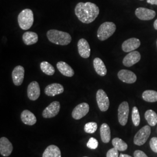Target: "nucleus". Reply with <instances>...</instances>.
<instances>
[{
  "label": "nucleus",
  "mask_w": 157,
  "mask_h": 157,
  "mask_svg": "<svg viewBox=\"0 0 157 157\" xmlns=\"http://www.w3.org/2000/svg\"><path fill=\"white\" fill-rule=\"evenodd\" d=\"M141 1H143V0H141Z\"/></svg>",
  "instance_id": "obj_39"
},
{
  "label": "nucleus",
  "mask_w": 157,
  "mask_h": 157,
  "mask_svg": "<svg viewBox=\"0 0 157 157\" xmlns=\"http://www.w3.org/2000/svg\"><path fill=\"white\" fill-rule=\"evenodd\" d=\"M119 157V153L118 150L115 148H112L108 150L107 152V157Z\"/></svg>",
  "instance_id": "obj_33"
},
{
  "label": "nucleus",
  "mask_w": 157,
  "mask_h": 157,
  "mask_svg": "<svg viewBox=\"0 0 157 157\" xmlns=\"http://www.w3.org/2000/svg\"><path fill=\"white\" fill-rule=\"evenodd\" d=\"M21 118L23 123L27 125L32 126L36 123L37 119L35 115L29 110H24L21 115Z\"/></svg>",
  "instance_id": "obj_20"
},
{
  "label": "nucleus",
  "mask_w": 157,
  "mask_h": 157,
  "mask_svg": "<svg viewBox=\"0 0 157 157\" xmlns=\"http://www.w3.org/2000/svg\"><path fill=\"white\" fill-rule=\"evenodd\" d=\"M13 150V146L10 141L5 137L0 139V154L4 157H8Z\"/></svg>",
  "instance_id": "obj_15"
},
{
  "label": "nucleus",
  "mask_w": 157,
  "mask_h": 157,
  "mask_svg": "<svg viewBox=\"0 0 157 157\" xmlns=\"http://www.w3.org/2000/svg\"><path fill=\"white\" fill-rule=\"evenodd\" d=\"M89 109V105L86 102H82L73 109L72 112V118L76 120H79L83 118L88 113Z\"/></svg>",
  "instance_id": "obj_9"
},
{
  "label": "nucleus",
  "mask_w": 157,
  "mask_h": 157,
  "mask_svg": "<svg viewBox=\"0 0 157 157\" xmlns=\"http://www.w3.org/2000/svg\"><path fill=\"white\" fill-rule=\"evenodd\" d=\"M25 76V69L22 66L18 65L15 67L12 72V78L13 84L19 86L22 84Z\"/></svg>",
  "instance_id": "obj_12"
},
{
  "label": "nucleus",
  "mask_w": 157,
  "mask_h": 157,
  "mask_svg": "<svg viewBox=\"0 0 157 157\" xmlns=\"http://www.w3.org/2000/svg\"><path fill=\"white\" fill-rule=\"evenodd\" d=\"M43 157H61V152L58 147L50 145L46 148L43 154Z\"/></svg>",
  "instance_id": "obj_23"
},
{
  "label": "nucleus",
  "mask_w": 157,
  "mask_h": 157,
  "mask_svg": "<svg viewBox=\"0 0 157 157\" xmlns=\"http://www.w3.org/2000/svg\"><path fill=\"white\" fill-rule=\"evenodd\" d=\"M78 48L79 55L83 58H88L90 56V45L84 39H81L78 43Z\"/></svg>",
  "instance_id": "obj_17"
},
{
  "label": "nucleus",
  "mask_w": 157,
  "mask_h": 157,
  "mask_svg": "<svg viewBox=\"0 0 157 157\" xmlns=\"http://www.w3.org/2000/svg\"><path fill=\"white\" fill-rule=\"evenodd\" d=\"M135 157H148L146 154L140 150H136L134 152Z\"/></svg>",
  "instance_id": "obj_34"
},
{
  "label": "nucleus",
  "mask_w": 157,
  "mask_h": 157,
  "mask_svg": "<svg viewBox=\"0 0 157 157\" xmlns=\"http://www.w3.org/2000/svg\"><path fill=\"white\" fill-rule=\"evenodd\" d=\"M87 146L90 149H96L98 146V142L94 137H91L87 143Z\"/></svg>",
  "instance_id": "obj_31"
},
{
  "label": "nucleus",
  "mask_w": 157,
  "mask_h": 157,
  "mask_svg": "<svg viewBox=\"0 0 157 157\" xmlns=\"http://www.w3.org/2000/svg\"><path fill=\"white\" fill-rule=\"evenodd\" d=\"M93 66L95 72L100 76H105L107 75V68L104 63L100 58H94V59L93 60Z\"/></svg>",
  "instance_id": "obj_21"
},
{
  "label": "nucleus",
  "mask_w": 157,
  "mask_h": 157,
  "mask_svg": "<svg viewBox=\"0 0 157 157\" xmlns=\"http://www.w3.org/2000/svg\"><path fill=\"white\" fill-rule=\"evenodd\" d=\"M151 134V128L146 125L136 134L134 137V143L137 146H142L146 143Z\"/></svg>",
  "instance_id": "obj_5"
},
{
  "label": "nucleus",
  "mask_w": 157,
  "mask_h": 157,
  "mask_svg": "<svg viewBox=\"0 0 157 157\" xmlns=\"http://www.w3.org/2000/svg\"><path fill=\"white\" fill-rule=\"evenodd\" d=\"M96 100L100 111H107L109 107V100L106 93L102 89L98 90L96 94Z\"/></svg>",
  "instance_id": "obj_6"
},
{
  "label": "nucleus",
  "mask_w": 157,
  "mask_h": 157,
  "mask_svg": "<svg viewBox=\"0 0 157 157\" xmlns=\"http://www.w3.org/2000/svg\"><path fill=\"white\" fill-rule=\"evenodd\" d=\"M147 2L150 4L157 6V0H147Z\"/></svg>",
  "instance_id": "obj_35"
},
{
  "label": "nucleus",
  "mask_w": 157,
  "mask_h": 157,
  "mask_svg": "<svg viewBox=\"0 0 157 157\" xmlns=\"http://www.w3.org/2000/svg\"><path fill=\"white\" fill-rule=\"evenodd\" d=\"M112 143L113 147L117 149L118 151H124L126 150L128 148V144L121 139H119L118 137L114 138L112 140Z\"/></svg>",
  "instance_id": "obj_28"
},
{
  "label": "nucleus",
  "mask_w": 157,
  "mask_h": 157,
  "mask_svg": "<svg viewBox=\"0 0 157 157\" xmlns=\"http://www.w3.org/2000/svg\"></svg>",
  "instance_id": "obj_38"
},
{
  "label": "nucleus",
  "mask_w": 157,
  "mask_h": 157,
  "mask_svg": "<svg viewBox=\"0 0 157 157\" xmlns=\"http://www.w3.org/2000/svg\"><path fill=\"white\" fill-rule=\"evenodd\" d=\"M97 129V124L95 122H89L84 125V130L87 133L92 134L95 132Z\"/></svg>",
  "instance_id": "obj_30"
},
{
  "label": "nucleus",
  "mask_w": 157,
  "mask_h": 157,
  "mask_svg": "<svg viewBox=\"0 0 157 157\" xmlns=\"http://www.w3.org/2000/svg\"></svg>",
  "instance_id": "obj_40"
},
{
  "label": "nucleus",
  "mask_w": 157,
  "mask_h": 157,
  "mask_svg": "<svg viewBox=\"0 0 157 157\" xmlns=\"http://www.w3.org/2000/svg\"><path fill=\"white\" fill-rule=\"evenodd\" d=\"M143 99L150 102L157 101V91L154 90H146L142 94Z\"/></svg>",
  "instance_id": "obj_25"
},
{
  "label": "nucleus",
  "mask_w": 157,
  "mask_h": 157,
  "mask_svg": "<svg viewBox=\"0 0 157 157\" xmlns=\"http://www.w3.org/2000/svg\"><path fill=\"white\" fill-rule=\"evenodd\" d=\"M141 59V55L139 52L133 51L129 52L123 59V64L125 67H130L139 62Z\"/></svg>",
  "instance_id": "obj_13"
},
{
  "label": "nucleus",
  "mask_w": 157,
  "mask_h": 157,
  "mask_svg": "<svg viewBox=\"0 0 157 157\" xmlns=\"http://www.w3.org/2000/svg\"><path fill=\"white\" fill-rule=\"evenodd\" d=\"M100 136L101 140L104 143H108L111 140V130L107 124H101L100 127Z\"/></svg>",
  "instance_id": "obj_24"
},
{
  "label": "nucleus",
  "mask_w": 157,
  "mask_h": 157,
  "mask_svg": "<svg viewBox=\"0 0 157 157\" xmlns=\"http://www.w3.org/2000/svg\"><path fill=\"white\" fill-rule=\"evenodd\" d=\"M150 146L152 151L157 153V138L152 137L150 141Z\"/></svg>",
  "instance_id": "obj_32"
},
{
  "label": "nucleus",
  "mask_w": 157,
  "mask_h": 157,
  "mask_svg": "<svg viewBox=\"0 0 157 157\" xmlns=\"http://www.w3.org/2000/svg\"><path fill=\"white\" fill-rule=\"evenodd\" d=\"M118 77L122 82L128 84L134 83L137 80L136 74L126 69L121 70L118 73Z\"/></svg>",
  "instance_id": "obj_11"
},
{
  "label": "nucleus",
  "mask_w": 157,
  "mask_h": 157,
  "mask_svg": "<svg viewBox=\"0 0 157 157\" xmlns=\"http://www.w3.org/2000/svg\"><path fill=\"white\" fill-rule=\"evenodd\" d=\"M64 88L62 84L59 83H52L46 86L44 90L45 94L48 96L54 97L63 93Z\"/></svg>",
  "instance_id": "obj_18"
},
{
  "label": "nucleus",
  "mask_w": 157,
  "mask_h": 157,
  "mask_svg": "<svg viewBox=\"0 0 157 157\" xmlns=\"http://www.w3.org/2000/svg\"><path fill=\"white\" fill-rule=\"evenodd\" d=\"M75 13L78 20L89 24L94 21L100 13L98 6L91 2H78L75 8Z\"/></svg>",
  "instance_id": "obj_1"
},
{
  "label": "nucleus",
  "mask_w": 157,
  "mask_h": 157,
  "mask_svg": "<svg viewBox=\"0 0 157 157\" xmlns=\"http://www.w3.org/2000/svg\"><path fill=\"white\" fill-rule=\"evenodd\" d=\"M154 29L157 30V19H156L154 23Z\"/></svg>",
  "instance_id": "obj_37"
},
{
  "label": "nucleus",
  "mask_w": 157,
  "mask_h": 157,
  "mask_svg": "<svg viewBox=\"0 0 157 157\" xmlns=\"http://www.w3.org/2000/svg\"><path fill=\"white\" fill-rule=\"evenodd\" d=\"M23 41L26 45H33L36 44L39 40L38 34L33 32H26L22 36Z\"/></svg>",
  "instance_id": "obj_22"
},
{
  "label": "nucleus",
  "mask_w": 157,
  "mask_h": 157,
  "mask_svg": "<svg viewBox=\"0 0 157 157\" xmlns=\"http://www.w3.org/2000/svg\"><path fill=\"white\" fill-rule=\"evenodd\" d=\"M132 122L135 126H138L140 122V117L139 112V109L136 107H134L132 109Z\"/></svg>",
  "instance_id": "obj_29"
},
{
  "label": "nucleus",
  "mask_w": 157,
  "mask_h": 157,
  "mask_svg": "<svg viewBox=\"0 0 157 157\" xmlns=\"http://www.w3.org/2000/svg\"><path fill=\"white\" fill-rule=\"evenodd\" d=\"M114 23L106 22L101 24L97 31V37L100 41H105L112 36L116 30Z\"/></svg>",
  "instance_id": "obj_4"
},
{
  "label": "nucleus",
  "mask_w": 157,
  "mask_h": 157,
  "mask_svg": "<svg viewBox=\"0 0 157 157\" xmlns=\"http://www.w3.org/2000/svg\"><path fill=\"white\" fill-rule=\"evenodd\" d=\"M119 157H131L130 155H127V154H120V155H119Z\"/></svg>",
  "instance_id": "obj_36"
},
{
  "label": "nucleus",
  "mask_w": 157,
  "mask_h": 157,
  "mask_svg": "<svg viewBox=\"0 0 157 157\" xmlns=\"http://www.w3.org/2000/svg\"><path fill=\"white\" fill-rule=\"evenodd\" d=\"M56 67L61 73L65 76L72 77L75 74L72 67H70L66 62L63 61L58 62L56 63Z\"/></svg>",
  "instance_id": "obj_19"
},
{
  "label": "nucleus",
  "mask_w": 157,
  "mask_h": 157,
  "mask_svg": "<svg viewBox=\"0 0 157 157\" xmlns=\"http://www.w3.org/2000/svg\"><path fill=\"white\" fill-rule=\"evenodd\" d=\"M40 95V88L39 83L33 81L29 84L28 87V96L32 101H35L39 98Z\"/></svg>",
  "instance_id": "obj_16"
},
{
  "label": "nucleus",
  "mask_w": 157,
  "mask_h": 157,
  "mask_svg": "<svg viewBox=\"0 0 157 157\" xmlns=\"http://www.w3.org/2000/svg\"><path fill=\"white\" fill-rule=\"evenodd\" d=\"M17 22L22 30H26L31 28L34 22L33 12L30 9L23 10L17 17Z\"/></svg>",
  "instance_id": "obj_3"
},
{
  "label": "nucleus",
  "mask_w": 157,
  "mask_h": 157,
  "mask_svg": "<svg viewBox=\"0 0 157 157\" xmlns=\"http://www.w3.org/2000/svg\"><path fill=\"white\" fill-rule=\"evenodd\" d=\"M140 44V41L138 39L130 38L124 41L122 45V48L125 52H130L137 49Z\"/></svg>",
  "instance_id": "obj_14"
},
{
  "label": "nucleus",
  "mask_w": 157,
  "mask_h": 157,
  "mask_svg": "<svg viewBox=\"0 0 157 157\" xmlns=\"http://www.w3.org/2000/svg\"><path fill=\"white\" fill-rule=\"evenodd\" d=\"M145 119L150 126H154L157 124V114L152 109L147 110L144 115Z\"/></svg>",
  "instance_id": "obj_26"
},
{
  "label": "nucleus",
  "mask_w": 157,
  "mask_h": 157,
  "mask_svg": "<svg viewBox=\"0 0 157 157\" xmlns=\"http://www.w3.org/2000/svg\"><path fill=\"white\" fill-rule=\"evenodd\" d=\"M60 108V103L58 101H53L44 109L42 116L44 118H54L58 114Z\"/></svg>",
  "instance_id": "obj_8"
},
{
  "label": "nucleus",
  "mask_w": 157,
  "mask_h": 157,
  "mask_svg": "<svg viewBox=\"0 0 157 157\" xmlns=\"http://www.w3.org/2000/svg\"><path fill=\"white\" fill-rule=\"evenodd\" d=\"M135 15L139 19L142 21H150L155 17L156 12L148 8L140 7L136 10Z\"/></svg>",
  "instance_id": "obj_10"
},
{
  "label": "nucleus",
  "mask_w": 157,
  "mask_h": 157,
  "mask_svg": "<svg viewBox=\"0 0 157 157\" xmlns=\"http://www.w3.org/2000/svg\"><path fill=\"white\" fill-rule=\"evenodd\" d=\"M129 113V104L126 101H124L118 108V121L122 126H125L127 124Z\"/></svg>",
  "instance_id": "obj_7"
},
{
  "label": "nucleus",
  "mask_w": 157,
  "mask_h": 157,
  "mask_svg": "<svg viewBox=\"0 0 157 157\" xmlns=\"http://www.w3.org/2000/svg\"><path fill=\"white\" fill-rule=\"evenodd\" d=\"M47 37L50 42L56 45H67L72 41V37L69 34L55 29L48 30Z\"/></svg>",
  "instance_id": "obj_2"
},
{
  "label": "nucleus",
  "mask_w": 157,
  "mask_h": 157,
  "mask_svg": "<svg viewBox=\"0 0 157 157\" xmlns=\"http://www.w3.org/2000/svg\"><path fill=\"white\" fill-rule=\"evenodd\" d=\"M40 69L43 73L48 76H52L55 73L54 67L47 61H43L40 63Z\"/></svg>",
  "instance_id": "obj_27"
}]
</instances>
